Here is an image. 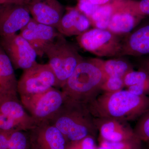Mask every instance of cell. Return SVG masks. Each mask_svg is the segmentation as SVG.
<instances>
[{"instance_id": "cell-1", "label": "cell", "mask_w": 149, "mask_h": 149, "mask_svg": "<svg viewBox=\"0 0 149 149\" xmlns=\"http://www.w3.org/2000/svg\"><path fill=\"white\" fill-rule=\"evenodd\" d=\"M95 118L127 121L139 118L149 110V96L137 95L128 90L103 93L87 105Z\"/></svg>"}, {"instance_id": "cell-2", "label": "cell", "mask_w": 149, "mask_h": 149, "mask_svg": "<svg viewBox=\"0 0 149 149\" xmlns=\"http://www.w3.org/2000/svg\"><path fill=\"white\" fill-rule=\"evenodd\" d=\"M101 59L84 58L61 88L67 99L87 105L101 92L108 76Z\"/></svg>"}, {"instance_id": "cell-3", "label": "cell", "mask_w": 149, "mask_h": 149, "mask_svg": "<svg viewBox=\"0 0 149 149\" xmlns=\"http://www.w3.org/2000/svg\"><path fill=\"white\" fill-rule=\"evenodd\" d=\"M49 121L61 132L68 144L92 136L97 130L87 105L67 99Z\"/></svg>"}, {"instance_id": "cell-4", "label": "cell", "mask_w": 149, "mask_h": 149, "mask_svg": "<svg viewBox=\"0 0 149 149\" xmlns=\"http://www.w3.org/2000/svg\"><path fill=\"white\" fill-rule=\"evenodd\" d=\"M45 55L55 75V88L61 89L84 58L74 45L61 34L46 49Z\"/></svg>"}, {"instance_id": "cell-5", "label": "cell", "mask_w": 149, "mask_h": 149, "mask_svg": "<svg viewBox=\"0 0 149 149\" xmlns=\"http://www.w3.org/2000/svg\"><path fill=\"white\" fill-rule=\"evenodd\" d=\"M18 93H0V131H28L38 124L26 111Z\"/></svg>"}, {"instance_id": "cell-6", "label": "cell", "mask_w": 149, "mask_h": 149, "mask_svg": "<svg viewBox=\"0 0 149 149\" xmlns=\"http://www.w3.org/2000/svg\"><path fill=\"white\" fill-rule=\"evenodd\" d=\"M126 35L115 34L107 29H89L76 37L84 50L99 57L121 56L123 42Z\"/></svg>"}, {"instance_id": "cell-7", "label": "cell", "mask_w": 149, "mask_h": 149, "mask_svg": "<svg viewBox=\"0 0 149 149\" xmlns=\"http://www.w3.org/2000/svg\"><path fill=\"white\" fill-rule=\"evenodd\" d=\"M66 97L53 87L44 93L20 98L25 109L37 123L49 121L64 104Z\"/></svg>"}, {"instance_id": "cell-8", "label": "cell", "mask_w": 149, "mask_h": 149, "mask_svg": "<svg viewBox=\"0 0 149 149\" xmlns=\"http://www.w3.org/2000/svg\"><path fill=\"white\" fill-rule=\"evenodd\" d=\"M56 77L49 63H36L23 70L18 80L17 93L20 98L38 95L56 85Z\"/></svg>"}, {"instance_id": "cell-9", "label": "cell", "mask_w": 149, "mask_h": 149, "mask_svg": "<svg viewBox=\"0 0 149 149\" xmlns=\"http://www.w3.org/2000/svg\"><path fill=\"white\" fill-rule=\"evenodd\" d=\"M0 45L8 57L14 68L23 70L34 65L37 55L29 42L19 34L1 37Z\"/></svg>"}, {"instance_id": "cell-10", "label": "cell", "mask_w": 149, "mask_h": 149, "mask_svg": "<svg viewBox=\"0 0 149 149\" xmlns=\"http://www.w3.org/2000/svg\"><path fill=\"white\" fill-rule=\"evenodd\" d=\"M31 18L24 3L7 1L0 4V37L15 34L25 26Z\"/></svg>"}, {"instance_id": "cell-11", "label": "cell", "mask_w": 149, "mask_h": 149, "mask_svg": "<svg viewBox=\"0 0 149 149\" xmlns=\"http://www.w3.org/2000/svg\"><path fill=\"white\" fill-rule=\"evenodd\" d=\"M28 132L29 149H67L68 143L49 121L39 123Z\"/></svg>"}, {"instance_id": "cell-12", "label": "cell", "mask_w": 149, "mask_h": 149, "mask_svg": "<svg viewBox=\"0 0 149 149\" xmlns=\"http://www.w3.org/2000/svg\"><path fill=\"white\" fill-rule=\"evenodd\" d=\"M19 34L31 45L37 56L42 57L60 33L55 27L39 23L32 17Z\"/></svg>"}, {"instance_id": "cell-13", "label": "cell", "mask_w": 149, "mask_h": 149, "mask_svg": "<svg viewBox=\"0 0 149 149\" xmlns=\"http://www.w3.org/2000/svg\"><path fill=\"white\" fill-rule=\"evenodd\" d=\"M24 4L34 20L56 28L65 11L58 0H27Z\"/></svg>"}, {"instance_id": "cell-14", "label": "cell", "mask_w": 149, "mask_h": 149, "mask_svg": "<svg viewBox=\"0 0 149 149\" xmlns=\"http://www.w3.org/2000/svg\"><path fill=\"white\" fill-rule=\"evenodd\" d=\"M95 125L102 139L113 142L124 141L125 139L137 138L127 121L107 118H95Z\"/></svg>"}, {"instance_id": "cell-15", "label": "cell", "mask_w": 149, "mask_h": 149, "mask_svg": "<svg viewBox=\"0 0 149 149\" xmlns=\"http://www.w3.org/2000/svg\"><path fill=\"white\" fill-rule=\"evenodd\" d=\"M149 55V21L145 22L125 36L121 56Z\"/></svg>"}, {"instance_id": "cell-16", "label": "cell", "mask_w": 149, "mask_h": 149, "mask_svg": "<svg viewBox=\"0 0 149 149\" xmlns=\"http://www.w3.org/2000/svg\"><path fill=\"white\" fill-rule=\"evenodd\" d=\"M91 21L76 7H67L56 29L65 37L78 36L90 29Z\"/></svg>"}, {"instance_id": "cell-17", "label": "cell", "mask_w": 149, "mask_h": 149, "mask_svg": "<svg viewBox=\"0 0 149 149\" xmlns=\"http://www.w3.org/2000/svg\"><path fill=\"white\" fill-rule=\"evenodd\" d=\"M144 18L124 9L122 5L113 15L107 29L117 35H126L132 32Z\"/></svg>"}, {"instance_id": "cell-18", "label": "cell", "mask_w": 149, "mask_h": 149, "mask_svg": "<svg viewBox=\"0 0 149 149\" xmlns=\"http://www.w3.org/2000/svg\"><path fill=\"white\" fill-rule=\"evenodd\" d=\"M17 83L13 65L0 45V93H18Z\"/></svg>"}, {"instance_id": "cell-19", "label": "cell", "mask_w": 149, "mask_h": 149, "mask_svg": "<svg viewBox=\"0 0 149 149\" xmlns=\"http://www.w3.org/2000/svg\"><path fill=\"white\" fill-rule=\"evenodd\" d=\"M124 0H114L112 2L101 6L89 18L94 28L107 29L112 16L121 8Z\"/></svg>"}, {"instance_id": "cell-20", "label": "cell", "mask_w": 149, "mask_h": 149, "mask_svg": "<svg viewBox=\"0 0 149 149\" xmlns=\"http://www.w3.org/2000/svg\"><path fill=\"white\" fill-rule=\"evenodd\" d=\"M0 149H29L27 131H0Z\"/></svg>"}, {"instance_id": "cell-21", "label": "cell", "mask_w": 149, "mask_h": 149, "mask_svg": "<svg viewBox=\"0 0 149 149\" xmlns=\"http://www.w3.org/2000/svg\"><path fill=\"white\" fill-rule=\"evenodd\" d=\"M120 57L102 60L103 68L108 77L115 76L123 78L127 73L133 70L131 63L126 59Z\"/></svg>"}, {"instance_id": "cell-22", "label": "cell", "mask_w": 149, "mask_h": 149, "mask_svg": "<svg viewBox=\"0 0 149 149\" xmlns=\"http://www.w3.org/2000/svg\"><path fill=\"white\" fill-rule=\"evenodd\" d=\"M123 8L137 16L149 17V0H124Z\"/></svg>"}, {"instance_id": "cell-23", "label": "cell", "mask_w": 149, "mask_h": 149, "mask_svg": "<svg viewBox=\"0 0 149 149\" xmlns=\"http://www.w3.org/2000/svg\"><path fill=\"white\" fill-rule=\"evenodd\" d=\"M133 131L140 141L149 144V110L139 118Z\"/></svg>"}, {"instance_id": "cell-24", "label": "cell", "mask_w": 149, "mask_h": 149, "mask_svg": "<svg viewBox=\"0 0 149 149\" xmlns=\"http://www.w3.org/2000/svg\"><path fill=\"white\" fill-rule=\"evenodd\" d=\"M149 80V74L140 69L138 71L133 70L128 72L123 77L124 85L127 88L132 85L142 84Z\"/></svg>"}, {"instance_id": "cell-25", "label": "cell", "mask_w": 149, "mask_h": 149, "mask_svg": "<svg viewBox=\"0 0 149 149\" xmlns=\"http://www.w3.org/2000/svg\"><path fill=\"white\" fill-rule=\"evenodd\" d=\"M125 87L123 78L109 76L102 85L101 91L103 93H113L123 90Z\"/></svg>"}, {"instance_id": "cell-26", "label": "cell", "mask_w": 149, "mask_h": 149, "mask_svg": "<svg viewBox=\"0 0 149 149\" xmlns=\"http://www.w3.org/2000/svg\"><path fill=\"white\" fill-rule=\"evenodd\" d=\"M99 6H100L93 4L89 0H77L76 7L89 19Z\"/></svg>"}, {"instance_id": "cell-27", "label": "cell", "mask_w": 149, "mask_h": 149, "mask_svg": "<svg viewBox=\"0 0 149 149\" xmlns=\"http://www.w3.org/2000/svg\"><path fill=\"white\" fill-rule=\"evenodd\" d=\"M95 141L92 136H89L80 141L68 144L67 149H95Z\"/></svg>"}, {"instance_id": "cell-28", "label": "cell", "mask_w": 149, "mask_h": 149, "mask_svg": "<svg viewBox=\"0 0 149 149\" xmlns=\"http://www.w3.org/2000/svg\"><path fill=\"white\" fill-rule=\"evenodd\" d=\"M130 93L137 95H149V80L141 84H137L128 87Z\"/></svg>"}, {"instance_id": "cell-29", "label": "cell", "mask_w": 149, "mask_h": 149, "mask_svg": "<svg viewBox=\"0 0 149 149\" xmlns=\"http://www.w3.org/2000/svg\"><path fill=\"white\" fill-rule=\"evenodd\" d=\"M101 146L105 149H131V145L124 143L123 141L119 142H113L103 140Z\"/></svg>"}, {"instance_id": "cell-30", "label": "cell", "mask_w": 149, "mask_h": 149, "mask_svg": "<svg viewBox=\"0 0 149 149\" xmlns=\"http://www.w3.org/2000/svg\"><path fill=\"white\" fill-rule=\"evenodd\" d=\"M93 4L101 6L112 2L114 0H89Z\"/></svg>"}, {"instance_id": "cell-31", "label": "cell", "mask_w": 149, "mask_h": 149, "mask_svg": "<svg viewBox=\"0 0 149 149\" xmlns=\"http://www.w3.org/2000/svg\"><path fill=\"white\" fill-rule=\"evenodd\" d=\"M140 69L143 70L149 75V58H148L142 63Z\"/></svg>"}, {"instance_id": "cell-32", "label": "cell", "mask_w": 149, "mask_h": 149, "mask_svg": "<svg viewBox=\"0 0 149 149\" xmlns=\"http://www.w3.org/2000/svg\"><path fill=\"white\" fill-rule=\"evenodd\" d=\"M8 1H10L17 2H20L22 3H25L27 0H7Z\"/></svg>"}, {"instance_id": "cell-33", "label": "cell", "mask_w": 149, "mask_h": 149, "mask_svg": "<svg viewBox=\"0 0 149 149\" xmlns=\"http://www.w3.org/2000/svg\"><path fill=\"white\" fill-rule=\"evenodd\" d=\"M8 1L7 0H0V4L2 3L6 2Z\"/></svg>"}, {"instance_id": "cell-34", "label": "cell", "mask_w": 149, "mask_h": 149, "mask_svg": "<svg viewBox=\"0 0 149 149\" xmlns=\"http://www.w3.org/2000/svg\"><path fill=\"white\" fill-rule=\"evenodd\" d=\"M98 149H105V148H103V147H102V146H101L100 147V148Z\"/></svg>"}]
</instances>
